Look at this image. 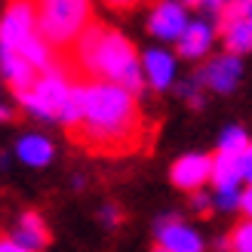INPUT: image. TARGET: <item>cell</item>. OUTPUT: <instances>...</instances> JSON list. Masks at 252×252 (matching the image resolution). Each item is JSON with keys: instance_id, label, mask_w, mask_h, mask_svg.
<instances>
[{"instance_id": "cell-1", "label": "cell", "mask_w": 252, "mask_h": 252, "mask_svg": "<svg viewBox=\"0 0 252 252\" xmlns=\"http://www.w3.org/2000/svg\"><path fill=\"white\" fill-rule=\"evenodd\" d=\"M68 142L98 157H126L145 148L148 120L138 95L111 80L83 83V117L65 129Z\"/></svg>"}, {"instance_id": "cell-2", "label": "cell", "mask_w": 252, "mask_h": 252, "mask_svg": "<svg viewBox=\"0 0 252 252\" xmlns=\"http://www.w3.org/2000/svg\"><path fill=\"white\" fill-rule=\"evenodd\" d=\"M93 12L90 0H37V25H40L43 40L65 53L74 46V40L90 28Z\"/></svg>"}, {"instance_id": "cell-3", "label": "cell", "mask_w": 252, "mask_h": 252, "mask_svg": "<svg viewBox=\"0 0 252 252\" xmlns=\"http://www.w3.org/2000/svg\"><path fill=\"white\" fill-rule=\"evenodd\" d=\"M74 83H77V80L71 77L68 65L59 59L46 71H40L34 90L22 93L16 98L22 102V108L31 111L34 117H40V120H62V111H65V105H68V95L74 90Z\"/></svg>"}, {"instance_id": "cell-4", "label": "cell", "mask_w": 252, "mask_h": 252, "mask_svg": "<svg viewBox=\"0 0 252 252\" xmlns=\"http://www.w3.org/2000/svg\"><path fill=\"white\" fill-rule=\"evenodd\" d=\"M169 182L179 191H200L206 182H212V157L206 154H185L169 166Z\"/></svg>"}, {"instance_id": "cell-5", "label": "cell", "mask_w": 252, "mask_h": 252, "mask_svg": "<svg viewBox=\"0 0 252 252\" xmlns=\"http://www.w3.org/2000/svg\"><path fill=\"white\" fill-rule=\"evenodd\" d=\"M188 9L179 0H160V3L151 9V19H148V31L160 37V40H179L188 28Z\"/></svg>"}, {"instance_id": "cell-6", "label": "cell", "mask_w": 252, "mask_h": 252, "mask_svg": "<svg viewBox=\"0 0 252 252\" xmlns=\"http://www.w3.org/2000/svg\"><path fill=\"white\" fill-rule=\"evenodd\" d=\"M240 74H243L240 56L224 53L219 59H212L206 68H200L197 80H200V86H209V90H216V93H231L234 86L240 83Z\"/></svg>"}, {"instance_id": "cell-7", "label": "cell", "mask_w": 252, "mask_h": 252, "mask_svg": "<svg viewBox=\"0 0 252 252\" xmlns=\"http://www.w3.org/2000/svg\"><path fill=\"white\" fill-rule=\"evenodd\" d=\"M157 240L169 252H203L200 234L191 231L188 224H182V219H172V216L157 221Z\"/></svg>"}, {"instance_id": "cell-8", "label": "cell", "mask_w": 252, "mask_h": 252, "mask_svg": "<svg viewBox=\"0 0 252 252\" xmlns=\"http://www.w3.org/2000/svg\"><path fill=\"white\" fill-rule=\"evenodd\" d=\"M0 59H3V80H6V86L12 93L22 95V93L34 90L37 77H40V68L31 65L25 56L12 53V49H0Z\"/></svg>"}, {"instance_id": "cell-9", "label": "cell", "mask_w": 252, "mask_h": 252, "mask_svg": "<svg viewBox=\"0 0 252 252\" xmlns=\"http://www.w3.org/2000/svg\"><path fill=\"white\" fill-rule=\"evenodd\" d=\"M142 68H145V80L154 86V90H169L172 77H175V59L163 49H148L142 56Z\"/></svg>"}, {"instance_id": "cell-10", "label": "cell", "mask_w": 252, "mask_h": 252, "mask_svg": "<svg viewBox=\"0 0 252 252\" xmlns=\"http://www.w3.org/2000/svg\"><path fill=\"white\" fill-rule=\"evenodd\" d=\"M12 237H16L19 243H25L28 249H37V252L46 249L49 243H53V234H49L46 221L37 216V212H22L16 231H12Z\"/></svg>"}, {"instance_id": "cell-11", "label": "cell", "mask_w": 252, "mask_h": 252, "mask_svg": "<svg viewBox=\"0 0 252 252\" xmlns=\"http://www.w3.org/2000/svg\"><path fill=\"white\" fill-rule=\"evenodd\" d=\"M175 43H179L175 49H179L182 59H203L212 46V28L206 22H191Z\"/></svg>"}, {"instance_id": "cell-12", "label": "cell", "mask_w": 252, "mask_h": 252, "mask_svg": "<svg viewBox=\"0 0 252 252\" xmlns=\"http://www.w3.org/2000/svg\"><path fill=\"white\" fill-rule=\"evenodd\" d=\"M243 182V169H240V157L228 154V151H216L212 154V185L216 191H228Z\"/></svg>"}, {"instance_id": "cell-13", "label": "cell", "mask_w": 252, "mask_h": 252, "mask_svg": "<svg viewBox=\"0 0 252 252\" xmlns=\"http://www.w3.org/2000/svg\"><path fill=\"white\" fill-rule=\"evenodd\" d=\"M16 154L28 163V166H46V163L53 160V142L43 138V135H25V138H19Z\"/></svg>"}, {"instance_id": "cell-14", "label": "cell", "mask_w": 252, "mask_h": 252, "mask_svg": "<svg viewBox=\"0 0 252 252\" xmlns=\"http://www.w3.org/2000/svg\"><path fill=\"white\" fill-rule=\"evenodd\" d=\"M221 37H224V49H228V53H234V56L252 53V25H249V19L231 25Z\"/></svg>"}, {"instance_id": "cell-15", "label": "cell", "mask_w": 252, "mask_h": 252, "mask_svg": "<svg viewBox=\"0 0 252 252\" xmlns=\"http://www.w3.org/2000/svg\"><path fill=\"white\" fill-rule=\"evenodd\" d=\"M249 12H252V0H224V6L219 9V31L224 34L231 25L249 19Z\"/></svg>"}, {"instance_id": "cell-16", "label": "cell", "mask_w": 252, "mask_h": 252, "mask_svg": "<svg viewBox=\"0 0 252 252\" xmlns=\"http://www.w3.org/2000/svg\"><path fill=\"white\" fill-rule=\"evenodd\" d=\"M249 145H252V142H249V135L240 129V126H231V129H224L221 142H219V151H228V154H237V157H243Z\"/></svg>"}, {"instance_id": "cell-17", "label": "cell", "mask_w": 252, "mask_h": 252, "mask_svg": "<svg viewBox=\"0 0 252 252\" xmlns=\"http://www.w3.org/2000/svg\"><path fill=\"white\" fill-rule=\"evenodd\" d=\"M228 240H231V252H252V219L237 224Z\"/></svg>"}, {"instance_id": "cell-18", "label": "cell", "mask_w": 252, "mask_h": 252, "mask_svg": "<svg viewBox=\"0 0 252 252\" xmlns=\"http://www.w3.org/2000/svg\"><path fill=\"white\" fill-rule=\"evenodd\" d=\"M0 252H37V249H28L25 243H19L16 237H3V240H0Z\"/></svg>"}, {"instance_id": "cell-19", "label": "cell", "mask_w": 252, "mask_h": 252, "mask_svg": "<svg viewBox=\"0 0 252 252\" xmlns=\"http://www.w3.org/2000/svg\"><path fill=\"white\" fill-rule=\"evenodd\" d=\"M240 169H243V182L252 185V145L246 148V154L240 157Z\"/></svg>"}, {"instance_id": "cell-20", "label": "cell", "mask_w": 252, "mask_h": 252, "mask_svg": "<svg viewBox=\"0 0 252 252\" xmlns=\"http://www.w3.org/2000/svg\"><path fill=\"white\" fill-rule=\"evenodd\" d=\"M194 206H197V212H200L203 219H209V216H212V203H209L203 194H197V191H194Z\"/></svg>"}, {"instance_id": "cell-21", "label": "cell", "mask_w": 252, "mask_h": 252, "mask_svg": "<svg viewBox=\"0 0 252 252\" xmlns=\"http://www.w3.org/2000/svg\"><path fill=\"white\" fill-rule=\"evenodd\" d=\"M240 209H243V216H246V219H252V185L240 194Z\"/></svg>"}, {"instance_id": "cell-22", "label": "cell", "mask_w": 252, "mask_h": 252, "mask_svg": "<svg viewBox=\"0 0 252 252\" xmlns=\"http://www.w3.org/2000/svg\"><path fill=\"white\" fill-rule=\"evenodd\" d=\"M188 6H209V9H221L224 0H185Z\"/></svg>"}, {"instance_id": "cell-23", "label": "cell", "mask_w": 252, "mask_h": 252, "mask_svg": "<svg viewBox=\"0 0 252 252\" xmlns=\"http://www.w3.org/2000/svg\"><path fill=\"white\" fill-rule=\"evenodd\" d=\"M105 3H108L111 9H132L138 0H105Z\"/></svg>"}, {"instance_id": "cell-24", "label": "cell", "mask_w": 252, "mask_h": 252, "mask_svg": "<svg viewBox=\"0 0 252 252\" xmlns=\"http://www.w3.org/2000/svg\"><path fill=\"white\" fill-rule=\"evenodd\" d=\"M102 219H105L108 224H117V221H120V212H117V209H111V206H108V209L102 212Z\"/></svg>"}, {"instance_id": "cell-25", "label": "cell", "mask_w": 252, "mask_h": 252, "mask_svg": "<svg viewBox=\"0 0 252 252\" xmlns=\"http://www.w3.org/2000/svg\"><path fill=\"white\" fill-rule=\"evenodd\" d=\"M151 252H169L166 246H154V249H151Z\"/></svg>"}, {"instance_id": "cell-26", "label": "cell", "mask_w": 252, "mask_h": 252, "mask_svg": "<svg viewBox=\"0 0 252 252\" xmlns=\"http://www.w3.org/2000/svg\"><path fill=\"white\" fill-rule=\"evenodd\" d=\"M249 25H252V12H249Z\"/></svg>"}]
</instances>
